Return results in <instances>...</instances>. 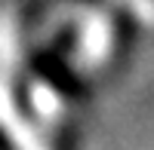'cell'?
<instances>
[{"mask_svg":"<svg viewBox=\"0 0 154 150\" xmlns=\"http://www.w3.org/2000/svg\"><path fill=\"white\" fill-rule=\"evenodd\" d=\"M114 52V22L102 9H83L77 12V37L71 61L80 74H96L108 65Z\"/></svg>","mask_w":154,"mask_h":150,"instance_id":"obj_1","label":"cell"},{"mask_svg":"<svg viewBox=\"0 0 154 150\" xmlns=\"http://www.w3.org/2000/svg\"><path fill=\"white\" fill-rule=\"evenodd\" d=\"M12 77H16V71L0 68V132L6 135L12 150H49L46 138L22 114L16 92H12Z\"/></svg>","mask_w":154,"mask_h":150,"instance_id":"obj_2","label":"cell"},{"mask_svg":"<svg viewBox=\"0 0 154 150\" xmlns=\"http://www.w3.org/2000/svg\"><path fill=\"white\" fill-rule=\"evenodd\" d=\"M28 101H31L34 117L40 120L43 126H49V129H56L62 123V117H65V98H62L49 83H43V80H31Z\"/></svg>","mask_w":154,"mask_h":150,"instance_id":"obj_3","label":"cell"},{"mask_svg":"<svg viewBox=\"0 0 154 150\" xmlns=\"http://www.w3.org/2000/svg\"><path fill=\"white\" fill-rule=\"evenodd\" d=\"M19 25H16V12L9 6H0V68L6 71H19Z\"/></svg>","mask_w":154,"mask_h":150,"instance_id":"obj_4","label":"cell"},{"mask_svg":"<svg viewBox=\"0 0 154 150\" xmlns=\"http://www.w3.org/2000/svg\"><path fill=\"white\" fill-rule=\"evenodd\" d=\"M111 3H117L120 9H126L136 22L142 25H154V0H111Z\"/></svg>","mask_w":154,"mask_h":150,"instance_id":"obj_5","label":"cell"}]
</instances>
